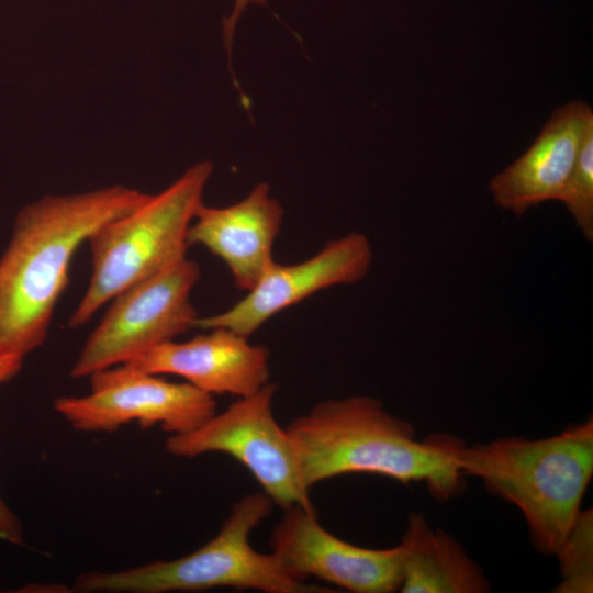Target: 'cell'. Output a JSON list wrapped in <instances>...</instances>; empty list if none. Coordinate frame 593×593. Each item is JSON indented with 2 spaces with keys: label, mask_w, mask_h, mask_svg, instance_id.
<instances>
[{
  "label": "cell",
  "mask_w": 593,
  "mask_h": 593,
  "mask_svg": "<svg viewBox=\"0 0 593 593\" xmlns=\"http://www.w3.org/2000/svg\"><path fill=\"white\" fill-rule=\"evenodd\" d=\"M149 197L115 184L46 195L19 212L0 258V355L24 358L44 344L78 248Z\"/></svg>",
  "instance_id": "6da1fadb"
},
{
  "label": "cell",
  "mask_w": 593,
  "mask_h": 593,
  "mask_svg": "<svg viewBox=\"0 0 593 593\" xmlns=\"http://www.w3.org/2000/svg\"><path fill=\"white\" fill-rule=\"evenodd\" d=\"M286 429L309 489L349 473L378 474L404 484L422 482L440 501L462 489L463 474L432 437L417 440L409 422L372 396L318 402Z\"/></svg>",
  "instance_id": "7a4b0ae2"
},
{
  "label": "cell",
  "mask_w": 593,
  "mask_h": 593,
  "mask_svg": "<svg viewBox=\"0 0 593 593\" xmlns=\"http://www.w3.org/2000/svg\"><path fill=\"white\" fill-rule=\"evenodd\" d=\"M432 439L462 474L479 478L521 510L540 552L556 553L593 474L592 418L540 439L505 437L475 446L450 435Z\"/></svg>",
  "instance_id": "3957f363"
},
{
  "label": "cell",
  "mask_w": 593,
  "mask_h": 593,
  "mask_svg": "<svg viewBox=\"0 0 593 593\" xmlns=\"http://www.w3.org/2000/svg\"><path fill=\"white\" fill-rule=\"evenodd\" d=\"M264 492L244 495L217 534L195 551L169 561H156L119 571H89L76 580L80 592L165 593L215 588L257 590L266 593L333 592L286 570L272 552L253 548L250 533L272 511Z\"/></svg>",
  "instance_id": "277c9868"
},
{
  "label": "cell",
  "mask_w": 593,
  "mask_h": 593,
  "mask_svg": "<svg viewBox=\"0 0 593 593\" xmlns=\"http://www.w3.org/2000/svg\"><path fill=\"white\" fill-rule=\"evenodd\" d=\"M212 171L208 160L194 164L165 190L91 234V277L69 327L87 324L118 293L187 257L188 231Z\"/></svg>",
  "instance_id": "5b68a950"
},
{
  "label": "cell",
  "mask_w": 593,
  "mask_h": 593,
  "mask_svg": "<svg viewBox=\"0 0 593 593\" xmlns=\"http://www.w3.org/2000/svg\"><path fill=\"white\" fill-rule=\"evenodd\" d=\"M278 387L267 383L237 398L197 428L169 435L166 450L179 458L226 454L248 469L273 504L283 510L300 505L315 510L300 469L293 443L273 414Z\"/></svg>",
  "instance_id": "8992f818"
},
{
  "label": "cell",
  "mask_w": 593,
  "mask_h": 593,
  "mask_svg": "<svg viewBox=\"0 0 593 593\" xmlns=\"http://www.w3.org/2000/svg\"><path fill=\"white\" fill-rule=\"evenodd\" d=\"M201 270L187 257L118 293L87 338L70 376L75 379L125 363L194 328L190 295Z\"/></svg>",
  "instance_id": "52a82bcc"
},
{
  "label": "cell",
  "mask_w": 593,
  "mask_h": 593,
  "mask_svg": "<svg viewBox=\"0 0 593 593\" xmlns=\"http://www.w3.org/2000/svg\"><path fill=\"white\" fill-rule=\"evenodd\" d=\"M89 378V394L54 401L55 411L81 432H114L136 422L142 428L158 425L169 435L183 434L216 412L214 395L188 382H170L122 365Z\"/></svg>",
  "instance_id": "ba28073f"
},
{
  "label": "cell",
  "mask_w": 593,
  "mask_h": 593,
  "mask_svg": "<svg viewBox=\"0 0 593 593\" xmlns=\"http://www.w3.org/2000/svg\"><path fill=\"white\" fill-rule=\"evenodd\" d=\"M283 511L271 532L269 548L290 573L305 581L314 577L355 593L400 590V544L388 549L359 547L325 529L315 510L294 505Z\"/></svg>",
  "instance_id": "9c48e42d"
},
{
  "label": "cell",
  "mask_w": 593,
  "mask_h": 593,
  "mask_svg": "<svg viewBox=\"0 0 593 593\" xmlns=\"http://www.w3.org/2000/svg\"><path fill=\"white\" fill-rule=\"evenodd\" d=\"M372 262V249L362 233L328 242L311 258L292 265L273 261L246 295L224 312L198 317L194 328L225 327L246 337L267 321L314 293L362 280Z\"/></svg>",
  "instance_id": "30bf717a"
},
{
  "label": "cell",
  "mask_w": 593,
  "mask_h": 593,
  "mask_svg": "<svg viewBox=\"0 0 593 593\" xmlns=\"http://www.w3.org/2000/svg\"><path fill=\"white\" fill-rule=\"evenodd\" d=\"M187 342L169 340L122 363L152 374H175L199 390L246 396L269 383V349L225 327L202 329Z\"/></svg>",
  "instance_id": "8fae6325"
},
{
  "label": "cell",
  "mask_w": 593,
  "mask_h": 593,
  "mask_svg": "<svg viewBox=\"0 0 593 593\" xmlns=\"http://www.w3.org/2000/svg\"><path fill=\"white\" fill-rule=\"evenodd\" d=\"M283 209L258 182L243 200L223 208L202 203L188 231V244L201 245L228 268L237 289L249 291L275 261Z\"/></svg>",
  "instance_id": "7c38bea8"
},
{
  "label": "cell",
  "mask_w": 593,
  "mask_h": 593,
  "mask_svg": "<svg viewBox=\"0 0 593 593\" xmlns=\"http://www.w3.org/2000/svg\"><path fill=\"white\" fill-rule=\"evenodd\" d=\"M592 124L593 112L585 102L557 108L529 148L492 178L495 203L522 216L540 203L558 201Z\"/></svg>",
  "instance_id": "4fadbf2b"
},
{
  "label": "cell",
  "mask_w": 593,
  "mask_h": 593,
  "mask_svg": "<svg viewBox=\"0 0 593 593\" xmlns=\"http://www.w3.org/2000/svg\"><path fill=\"white\" fill-rule=\"evenodd\" d=\"M403 593H485L491 585L463 548L412 513L400 542Z\"/></svg>",
  "instance_id": "5bb4252c"
},
{
  "label": "cell",
  "mask_w": 593,
  "mask_h": 593,
  "mask_svg": "<svg viewBox=\"0 0 593 593\" xmlns=\"http://www.w3.org/2000/svg\"><path fill=\"white\" fill-rule=\"evenodd\" d=\"M560 563L558 593H591L593 590V512L581 511L555 553Z\"/></svg>",
  "instance_id": "9a60e30c"
},
{
  "label": "cell",
  "mask_w": 593,
  "mask_h": 593,
  "mask_svg": "<svg viewBox=\"0 0 593 593\" xmlns=\"http://www.w3.org/2000/svg\"><path fill=\"white\" fill-rule=\"evenodd\" d=\"M584 237L593 239V124L585 132L573 169L560 193Z\"/></svg>",
  "instance_id": "2e32d148"
},
{
  "label": "cell",
  "mask_w": 593,
  "mask_h": 593,
  "mask_svg": "<svg viewBox=\"0 0 593 593\" xmlns=\"http://www.w3.org/2000/svg\"><path fill=\"white\" fill-rule=\"evenodd\" d=\"M22 360L23 358L18 356L0 355V384L5 383L19 373L22 367ZM0 539L15 545H20L23 541L21 524L1 497Z\"/></svg>",
  "instance_id": "e0dca14e"
},
{
  "label": "cell",
  "mask_w": 593,
  "mask_h": 593,
  "mask_svg": "<svg viewBox=\"0 0 593 593\" xmlns=\"http://www.w3.org/2000/svg\"><path fill=\"white\" fill-rule=\"evenodd\" d=\"M255 3L258 5H267V0H235L233 11L230 16L225 18L223 21V37L224 45L228 53V66L231 68V49L233 37L235 34L236 23L240 14L245 11L248 4Z\"/></svg>",
  "instance_id": "ac0fdd59"
}]
</instances>
